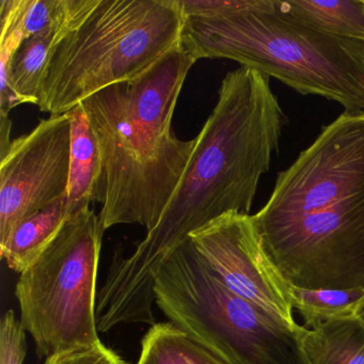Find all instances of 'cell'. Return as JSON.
<instances>
[{
  "label": "cell",
  "instance_id": "obj_1",
  "mask_svg": "<svg viewBox=\"0 0 364 364\" xmlns=\"http://www.w3.org/2000/svg\"><path fill=\"white\" fill-rule=\"evenodd\" d=\"M289 118L269 77L248 67L223 78L218 101L195 138L186 172L161 217L135 250L116 251L97 294L102 323L155 325L157 272L193 232L229 213L249 215Z\"/></svg>",
  "mask_w": 364,
  "mask_h": 364
},
{
  "label": "cell",
  "instance_id": "obj_2",
  "mask_svg": "<svg viewBox=\"0 0 364 364\" xmlns=\"http://www.w3.org/2000/svg\"><path fill=\"white\" fill-rule=\"evenodd\" d=\"M184 16L182 46L196 60L236 61L300 95L364 112V42L343 39L263 7L227 16Z\"/></svg>",
  "mask_w": 364,
  "mask_h": 364
},
{
  "label": "cell",
  "instance_id": "obj_3",
  "mask_svg": "<svg viewBox=\"0 0 364 364\" xmlns=\"http://www.w3.org/2000/svg\"><path fill=\"white\" fill-rule=\"evenodd\" d=\"M178 0H89L48 59L38 107L67 114L182 46Z\"/></svg>",
  "mask_w": 364,
  "mask_h": 364
},
{
  "label": "cell",
  "instance_id": "obj_4",
  "mask_svg": "<svg viewBox=\"0 0 364 364\" xmlns=\"http://www.w3.org/2000/svg\"><path fill=\"white\" fill-rule=\"evenodd\" d=\"M97 140L100 176L95 202L104 231L139 225L150 232L167 210L186 172L195 139L178 137L153 146L140 137L127 114L122 84L82 102Z\"/></svg>",
  "mask_w": 364,
  "mask_h": 364
},
{
  "label": "cell",
  "instance_id": "obj_5",
  "mask_svg": "<svg viewBox=\"0 0 364 364\" xmlns=\"http://www.w3.org/2000/svg\"><path fill=\"white\" fill-rule=\"evenodd\" d=\"M104 229L95 210L69 217L58 236L16 287L21 323L39 357L100 340L97 277Z\"/></svg>",
  "mask_w": 364,
  "mask_h": 364
},
{
  "label": "cell",
  "instance_id": "obj_6",
  "mask_svg": "<svg viewBox=\"0 0 364 364\" xmlns=\"http://www.w3.org/2000/svg\"><path fill=\"white\" fill-rule=\"evenodd\" d=\"M255 227L268 259L289 287L364 289V196L338 210Z\"/></svg>",
  "mask_w": 364,
  "mask_h": 364
},
{
  "label": "cell",
  "instance_id": "obj_7",
  "mask_svg": "<svg viewBox=\"0 0 364 364\" xmlns=\"http://www.w3.org/2000/svg\"><path fill=\"white\" fill-rule=\"evenodd\" d=\"M71 140L69 112L56 114L0 155V247L25 219L67 197Z\"/></svg>",
  "mask_w": 364,
  "mask_h": 364
},
{
  "label": "cell",
  "instance_id": "obj_8",
  "mask_svg": "<svg viewBox=\"0 0 364 364\" xmlns=\"http://www.w3.org/2000/svg\"><path fill=\"white\" fill-rule=\"evenodd\" d=\"M189 240L230 291L297 325L291 287L268 259L251 215H223L193 232Z\"/></svg>",
  "mask_w": 364,
  "mask_h": 364
},
{
  "label": "cell",
  "instance_id": "obj_9",
  "mask_svg": "<svg viewBox=\"0 0 364 364\" xmlns=\"http://www.w3.org/2000/svg\"><path fill=\"white\" fill-rule=\"evenodd\" d=\"M196 61L181 46L137 77L123 82L129 121L140 137L153 146H163L176 137L172 129L174 109Z\"/></svg>",
  "mask_w": 364,
  "mask_h": 364
},
{
  "label": "cell",
  "instance_id": "obj_10",
  "mask_svg": "<svg viewBox=\"0 0 364 364\" xmlns=\"http://www.w3.org/2000/svg\"><path fill=\"white\" fill-rule=\"evenodd\" d=\"M308 364H364V323L355 313L301 326Z\"/></svg>",
  "mask_w": 364,
  "mask_h": 364
},
{
  "label": "cell",
  "instance_id": "obj_11",
  "mask_svg": "<svg viewBox=\"0 0 364 364\" xmlns=\"http://www.w3.org/2000/svg\"><path fill=\"white\" fill-rule=\"evenodd\" d=\"M71 118V165L67 208L69 217L90 208L95 202L100 176V154L88 116L80 103L69 112Z\"/></svg>",
  "mask_w": 364,
  "mask_h": 364
},
{
  "label": "cell",
  "instance_id": "obj_12",
  "mask_svg": "<svg viewBox=\"0 0 364 364\" xmlns=\"http://www.w3.org/2000/svg\"><path fill=\"white\" fill-rule=\"evenodd\" d=\"M274 9L321 33L364 42V0H274Z\"/></svg>",
  "mask_w": 364,
  "mask_h": 364
},
{
  "label": "cell",
  "instance_id": "obj_13",
  "mask_svg": "<svg viewBox=\"0 0 364 364\" xmlns=\"http://www.w3.org/2000/svg\"><path fill=\"white\" fill-rule=\"evenodd\" d=\"M68 218L65 197L22 221L0 247V255L12 270L22 274L54 242Z\"/></svg>",
  "mask_w": 364,
  "mask_h": 364
},
{
  "label": "cell",
  "instance_id": "obj_14",
  "mask_svg": "<svg viewBox=\"0 0 364 364\" xmlns=\"http://www.w3.org/2000/svg\"><path fill=\"white\" fill-rule=\"evenodd\" d=\"M86 0H1V29H18L24 40L46 31H61Z\"/></svg>",
  "mask_w": 364,
  "mask_h": 364
},
{
  "label": "cell",
  "instance_id": "obj_15",
  "mask_svg": "<svg viewBox=\"0 0 364 364\" xmlns=\"http://www.w3.org/2000/svg\"><path fill=\"white\" fill-rule=\"evenodd\" d=\"M137 364H227L171 323L151 326Z\"/></svg>",
  "mask_w": 364,
  "mask_h": 364
},
{
  "label": "cell",
  "instance_id": "obj_16",
  "mask_svg": "<svg viewBox=\"0 0 364 364\" xmlns=\"http://www.w3.org/2000/svg\"><path fill=\"white\" fill-rule=\"evenodd\" d=\"M293 308L304 317L306 327L332 317L355 313L364 289H300L291 287Z\"/></svg>",
  "mask_w": 364,
  "mask_h": 364
},
{
  "label": "cell",
  "instance_id": "obj_17",
  "mask_svg": "<svg viewBox=\"0 0 364 364\" xmlns=\"http://www.w3.org/2000/svg\"><path fill=\"white\" fill-rule=\"evenodd\" d=\"M26 351V330L14 311L8 310L0 325V364H23Z\"/></svg>",
  "mask_w": 364,
  "mask_h": 364
},
{
  "label": "cell",
  "instance_id": "obj_18",
  "mask_svg": "<svg viewBox=\"0 0 364 364\" xmlns=\"http://www.w3.org/2000/svg\"><path fill=\"white\" fill-rule=\"evenodd\" d=\"M46 364H127L101 341L75 347L46 358Z\"/></svg>",
  "mask_w": 364,
  "mask_h": 364
},
{
  "label": "cell",
  "instance_id": "obj_19",
  "mask_svg": "<svg viewBox=\"0 0 364 364\" xmlns=\"http://www.w3.org/2000/svg\"><path fill=\"white\" fill-rule=\"evenodd\" d=\"M11 127L12 122L9 117H0V155L5 154L12 142L10 140Z\"/></svg>",
  "mask_w": 364,
  "mask_h": 364
},
{
  "label": "cell",
  "instance_id": "obj_20",
  "mask_svg": "<svg viewBox=\"0 0 364 364\" xmlns=\"http://www.w3.org/2000/svg\"><path fill=\"white\" fill-rule=\"evenodd\" d=\"M355 315L364 323V297L362 298L361 301L358 304L357 309L355 311Z\"/></svg>",
  "mask_w": 364,
  "mask_h": 364
}]
</instances>
